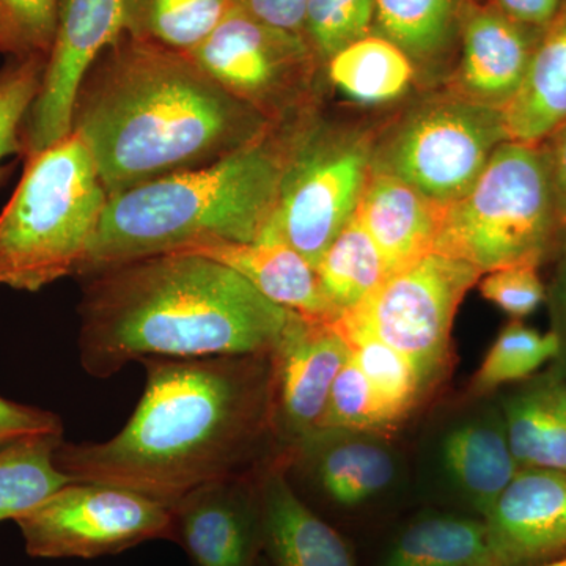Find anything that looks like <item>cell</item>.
Instances as JSON below:
<instances>
[{
  "label": "cell",
  "mask_w": 566,
  "mask_h": 566,
  "mask_svg": "<svg viewBox=\"0 0 566 566\" xmlns=\"http://www.w3.org/2000/svg\"><path fill=\"white\" fill-rule=\"evenodd\" d=\"M140 363L147 385L120 433L63 441L55 452V465L74 482L126 488L170 506L279 455L271 353Z\"/></svg>",
  "instance_id": "6da1fadb"
},
{
  "label": "cell",
  "mask_w": 566,
  "mask_h": 566,
  "mask_svg": "<svg viewBox=\"0 0 566 566\" xmlns=\"http://www.w3.org/2000/svg\"><path fill=\"white\" fill-rule=\"evenodd\" d=\"M271 126L191 55L125 33L85 74L71 117L109 196L218 161Z\"/></svg>",
  "instance_id": "7a4b0ae2"
},
{
  "label": "cell",
  "mask_w": 566,
  "mask_h": 566,
  "mask_svg": "<svg viewBox=\"0 0 566 566\" xmlns=\"http://www.w3.org/2000/svg\"><path fill=\"white\" fill-rule=\"evenodd\" d=\"M84 282L81 364L99 379L150 357L271 353L294 314L229 266L192 253L147 256Z\"/></svg>",
  "instance_id": "3957f363"
},
{
  "label": "cell",
  "mask_w": 566,
  "mask_h": 566,
  "mask_svg": "<svg viewBox=\"0 0 566 566\" xmlns=\"http://www.w3.org/2000/svg\"><path fill=\"white\" fill-rule=\"evenodd\" d=\"M307 115V114H305ZM273 125L218 161L109 196L77 277L208 240L252 243L273 219L297 126Z\"/></svg>",
  "instance_id": "277c9868"
},
{
  "label": "cell",
  "mask_w": 566,
  "mask_h": 566,
  "mask_svg": "<svg viewBox=\"0 0 566 566\" xmlns=\"http://www.w3.org/2000/svg\"><path fill=\"white\" fill-rule=\"evenodd\" d=\"M107 200L80 134L28 155L21 181L0 211V285L35 293L76 274Z\"/></svg>",
  "instance_id": "5b68a950"
},
{
  "label": "cell",
  "mask_w": 566,
  "mask_h": 566,
  "mask_svg": "<svg viewBox=\"0 0 566 566\" xmlns=\"http://www.w3.org/2000/svg\"><path fill=\"white\" fill-rule=\"evenodd\" d=\"M566 243L545 142L506 140L455 202L447 205L433 252L480 274L554 262Z\"/></svg>",
  "instance_id": "8992f818"
},
{
  "label": "cell",
  "mask_w": 566,
  "mask_h": 566,
  "mask_svg": "<svg viewBox=\"0 0 566 566\" xmlns=\"http://www.w3.org/2000/svg\"><path fill=\"white\" fill-rule=\"evenodd\" d=\"M376 137L312 111L297 126L277 207L262 238H277L318 263L352 221L374 172Z\"/></svg>",
  "instance_id": "52a82bcc"
},
{
  "label": "cell",
  "mask_w": 566,
  "mask_h": 566,
  "mask_svg": "<svg viewBox=\"0 0 566 566\" xmlns=\"http://www.w3.org/2000/svg\"><path fill=\"white\" fill-rule=\"evenodd\" d=\"M506 140L502 111L447 91L417 104L389 137L376 139L374 170L447 207L471 189Z\"/></svg>",
  "instance_id": "ba28073f"
},
{
  "label": "cell",
  "mask_w": 566,
  "mask_h": 566,
  "mask_svg": "<svg viewBox=\"0 0 566 566\" xmlns=\"http://www.w3.org/2000/svg\"><path fill=\"white\" fill-rule=\"evenodd\" d=\"M188 54L271 125L319 107L326 71L303 33L264 24L238 7Z\"/></svg>",
  "instance_id": "9c48e42d"
},
{
  "label": "cell",
  "mask_w": 566,
  "mask_h": 566,
  "mask_svg": "<svg viewBox=\"0 0 566 566\" xmlns=\"http://www.w3.org/2000/svg\"><path fill=\"white\" fill-rule=\"evenodd\" d=\"M281 455L296 494L338 531L379 521L411 485L408 460L381 431L322 428Z\"/></svg>",
  "instance_id": "30bf717a"
},
{
  "label": "cell",
  "mask_w": 566,
  "mask_h": 566,
  "mask_svg": "<svg viewBox=\"0 0 566 566\" xmlns=\"http://www.w3.org/2000/svg\"><path fill=\"white\" fill-rule=\"evenodd\" d=\"M480 277L471 264L431 252L387 277L356 311L335 323L367 331L403 354L430 395L452 370L453 322Z\"/></svg>",
  "instance_id": "8fae6325"
},
{
  "label": "cell",
  "mask_w": 566,
  "mask_h": 566,
  "mask_svg": "<svg viewBox=\"0 0 566 566\" xmlns=\"http://www.w3.org/2000/svg\"><path fill=\"white\" fill-rule=\"evenodd\" d=\"M415 488L427 506L486 520L520 471L494 394L439 409L417 447Z\"/></svg>",
  "instance_id": "7c38bea8"
},
{
  "label": "cell",
  "mask_w": 566,
  "mask_h": 566,
  "mask_svg": "<svg viewBox=\"0 0 566 566\" xmlns=\"http://www.w3.org/2000/svg\"><path fill=\"white\" fill-rule=\"evenodd\" d=\"M29 556H115L151 539H174L170 506L126 488L71 482L14 520Z\"/></svg>",
  "instance_id": "4fadbf2b"
},
{
  "label": "cell",
  "mask_w": 566,
  "mask_h": 566,
  "mask_svg": "<svg viewBox=\"0 0 566 566\" xmlns=\"http://www.w3.org/2000/svg\"><path fill=\"white\" fill-rule=\"evenodd\" d=\"M125 10L126 0H59L57 31L43 84L22 134L25 156L69 136L81 82L123 35Z\"/></svg>",
  "instance_id": "5bb4252c"
},
{
  "label": "cell",
  "mask_w": 566,
  "mask_h": 566,
  "mask_svg": "<svg viewBox=\"0 0 566 566\" xmlns=\"http://www.w3.org/2000/svg\"><path fill=\"white\" fill-rule=\"evenodd\" d=\"M348 357L349 345L337 324L293 314L271 352L279 453L322 428L335 378Z\"/></svg>",
  "instance_id": "9a60e30c"
},
{
  "label": "cell",
  "mask_w": 566,
  "mask_h": 566,
  "mask_svg": "<svg viewBox=\"0 0 566 566\" xmlns=\"http://www.w3.org/2000/svg\"><path fill=\"white\" fill-rule=\"evenodd\" d=\"M262 469L207 483L170 505L172 542L185 549L192 566L259 565L263 557Z\"/></svg>",
  "instance_id": "2e32d148"
},
{
  "label": "cell",
  "mask_w": 566,
  "mask_h": 566,
  "mask_svg": "<svg viewBox=\"0 0 566 566\" xmlns=\"http://www.w3.org/2000/svg\"><path fill=\"white\" fill-rule=\"evenodd\" d=\"M542 33L513 21L488 0H465L460 57L447 91L504 111L526 81Z\"/></svg>",
  "instance_id": "e0dca14e"
},
{
  "label": "cell",
  "mask_w": 566,
  "mask_h": 566,
  "mask_svg": "<svg viewBox=\"0 0 566 566\" xmlns=\"http://www.w3.org/2000/svg\"><path fill=\"white\" fill-rule=\"evenodd\" d=\"M485 524L494 566H536L565 558V472L520 469Z\"/></svg>",
  "instance_id": "ac0fdd59"
},
{
  "label": "cell",
  "mask_w": 566,
  "mask_h": 566,
  "mask_svg": "<svg viewBox=\"0 0 566 566\" xmlns=\"http://www.w3.org/2000/svg\"><path fill=\"white\" fill-rule=\"evenodd\" d=\"M260 497L263 554L270 566H359L344 532L293 490L282 455L260 472Z\"/></svg>",
  "instance_id": "d6986e66"
},
{
  "label": "cell",
  "mask_w": 566,
  "mask_h": 566,
  "mask_svg": "<svg viewBox=\"0 0 566 566\" xmlns=\"http://www.w3.org/2000/svg\"><path fill=\"white\" fill-rule=\"evenodd\" d=\"M172 253H192L214 260L243 275L264 297L286 311L335 323L333 311L319 290L314 264L277 238H260L252 243L208 240Z\"/></svg>",
  "instance_id": "ffe728a7"
},
{
  "label": "cell",
  "mask_w": 566,
  "mask_h": 566,
  "mask_svg": "<svg viewBox=\"0 0 566 566\" xmlns=\"http://www.w3.org/2000/svg\"><path fill=\"white\" fill-rule=\"evenodd\" d=\"M444 208L400 178L374 170L354 216L374 240L390 277L433 252Z\"/></svg>",
  "instance_id": "44dd1931"
},
{
  "label": "cell",
  "mask_w": 566,
  "mask_h": 566,
  "mask_svg": "<svg viewBox=\"0 0 566 566\" xmlns=\"http://www.w3.org/2000/svg\"><path fill=\"white\" fill-rule=\"evenodd\" d=\"M510 450L520 469L566 474V378L551 365L499 397Z\"/></svg>",
  "instance_id": "7402d4cb"
},
{
  "label": "cell",
  "mask_w": 566,
  "mask_h": 566,
  "mask_svg": "<svg viewBox=\"0 0 566 566\" xmlns=\"http://www.w3.org/2000/svg\"><path fill=\"white\" fill-rule=\"evenodd\" d=\"M371 566H494L485 521L424 506L397 524Z\"/></svg>",
  "instance_id": "603a6c76"
},
{
  "label": "cell",
  "mask_w": 566,
  "mask_h": 566,
  "mask_svg": "<svg viewBox=\"0 0 566 566\" xmlns=\"http://www.w3.org/2000/svg\"><path fill=\"white\" fill-rule=\"evenodd\" d=\"M509 140L538 144L566 122V0L542 33L515 99L502 111Z\"/></svg>",
  "instance_id": "cb8c5ba5"
},
{
  "label": "cell",
  "mask_w": 566,
  "mask_h": 566,
  "mask_svg": "<svg viewBox=\"0 0 566 566\" xmlns=\"http://www.w3.org/2000/svg\"><path fill=\"white\" fill-rule=\"evenodd\" d=\"M464 2L375 0L374 32L397 44L417 71H434L458 50Z\"/></svg>",
  "instance_id": "d4e9b609"
},
{
  "label": "cell",
  "mask_w": 566,
  "mask_h": 566,
  "mask_svg": "<svg viewBox=\"0 0 566 566\" xmlns=\"http://www.w3.org/2000/svg\"><path fill=\"white\" fill-rule=\"evenodd\" d=\"M326 77L353 102L390 103L416 81L411 59L397 44L371 32L335 52L324 65Z\"/></svg>",
  "instance_id": "484cf974"
},
{
  "label": "cell",
  "mask_w": 566,
  "mask_h": 566,
  "mask_svg": "<svg viewBox=\"0 0 566 566\" xmlns=\"http://www.w3.org/2000/svg\"><path fill=\"white\" fill-rule=\"evenodd\" d=\"M315 271L335 322L356 311L389 277L381 253L356 216L324 251Z\"/></svg>",
  "instance_id": "4316f807"
},
{
  "label": "cell",
  "mask_w": 566,
  "mask_h": 566,
  "mask_svg": "<svg viewBox=\"0 0 566 566\" xmlns=\"http://www.w3.org/2000/svg\"><path fill=\"white\" fill-rule=\"evenodd\" d=\"M237 7V0H126L123 33L188 54Z\"/></svg>",
  "instance_id": "83f0119b"
},
{
  "label": "cell",
  "mask_w": 566,
  "mask_h": 566,
  "mask_svg": "<svg viewBox=\"0 0 566 566\" xmlns=\"http://www.w3.org/2000/svg\"><path fill=\"white\" fill-rule=\"evenodd\" d=\"M63 436H36L0 449V521L17 520L74 482L55 465Z\"/></svg>",
  "instance_id": "f1b7e54d"
},
{
  "label": "cell",
  "mask_w": 566,
  "mask_h": 566,
  "mask_svg": "<svg viewBox=\"0 0 566 566\" xmlns=\"http://www.w3.org/2000/svg\"><path fill=\"white\" fill-rule=\"evenodd\" d=\"M557 353L558 342L551 331L542 334L521 319H512L491 345L465 395L485 397L502 386L524 381L538 374L543 365L553 363Z\"/></svg>",
  "instance_id": "f546056e"
},
{
  "label": "cell",
  "mask_w": 566,
  "mask_h": 566,
  "mask_svg": "<svg viewBox=\"0 0 566 566\" xmlns=\"http://www.w3.org/2000/svg\"><path fill=\"white\" fill-rule=\"evenodd\" d=\"M337 324L349 345L352 359L400 422L428 397L415 365L385 342L357 327Z\"/></svg>",
  "instance_id": "4dcf8cb0"
},
{
  "label": "cell",
  "mask_w": 566,
  "mask_h": 566,
  "mask_svg": "<svg viewBox=\"0 0 566 566\" xmlns=\"http://www.w3.org/2000/svg\"><path fill=\"white\" fill-rule=\"evenodd\" d=\"M48 57L28 55L11 59L0 70V180L7 172L3 163L24 153V125L43 84Z\"/></svg>",
  "instance_id": "1f68e13d"
},
{
  "label": "cell",
  "mask_w": 566,
  "mask_h": 566,
  "mask_svg": "<svg viewBox=\"0 0 566 566\" xmlns=\"http://www.w3.org/2000/svg\"><path fill=\"white\" fill-rule=\"evenodd\" d=\"M400 423L349 353L348 360L335 378L322 428L392 433Z\"/></svg>",
  "instance_id": "d6a6232c"
},
{
  "label": "cell",
  "mask_w": 566,
  "mask_h": 566,
  "mask_svg": "<svg viewBox=\"0 0 566 566\" xmlns=\"http://www.w3.org/2000/svg\"><path fill=\"white\" fill-rule=\"evenodd\" d=\"M375 0H307L304 36L326 62L353 41L374 32Z\"/></svg>",
  "instance_id": "836d02e7"
},
{
  "label": "cell",
  "mask_w": 566,
  "mask_h": 566,
  "mask_svg": "<svg viewBox=\"0 0 566 566\" xmlns=\"http://www.w3.org/2000/svg\"><path fill=\"white\" fill-rule=\"evenodd\" d=\"M59 0H0V52L48 57L57 31Z\"/></svg>",
  "instance_id": "e575fe53"
},
{
  "label": "cell",
  "mask_w": 566,
  "mask_h": 566,
  "mask_svg": "<svg viewBox=\"0 0 566 566\" xmlns=\"http://www.w3.org/2000/svg\"><path fill=\"white\" fill-rule=\"evenodd\" d=\"M480 293L512 319L534 314L546 301L539 268L532 264L501 268L480 277Z\"/></svg>",
  "instance_id": "d590c367"
},
{
  "label": "cell",
  "mask_w": 566,
  "mask_h": 566,
  "mask_svg": "<svg viewBox=\"0 0 566 566\" xmlns=\"http://www.w3.org/2000/svg\"><path fill=\"white\" fill-rule=\"evenodd\" d=\"M63 436L61 417L0 397V449L36 436Z\"/></svg>",
  "instance_id": "8d00e7d4"
},
{
  "label": "cell",
  "mask_w": 566,
  "mask_h": 566,
  "mask_svg": "<svg viewBox=\"0 0 566 566\" xmlns=\"http://www.w3.org/2000/svg\"><path fill=\"white\" fill-rule=\"evenodd\" d=\"M553 277L546 285L547 308H549L551 333L556 335L558 353L551 363L566 378V243L554 260Z\"/></svg>",
  "instance_id": "74e56055"
},
{
  "label": "cell",
  "mask_w": 566,
  "mask_h": 566,
  "mask_svg": "<svg viewBox=\"0 0 566 566\" xmlns=\"http://www.w3.org/2000/svg\"><path fill=\"white\" fill-rule=\"evenodd\" d=\"M237 6L264 24L304 35L307 0H237Z\"/></svg>",
  "instance_id": "f35d334b"
},
{
  "label": "cell",
  "mask_w": 566,
  "mask_h": 566,
  "mask_svg": "<svg viewBox=\"0 0 566 566\" xmlns=\"http://www.w3.org/2000/svg\"><path fill=\"white\" fill-rule=\"evenodd\" d=\"M506 17L536 31H545L564 0H488Z\"/></svg>",
  "instance_id": "ab89813d"
},
{
  "label": "cell",
  "mask_w": 566,
  "mask_h": 566,
  "mask_svg": "<svg viewBox=\"0 0 566 566\" xmlns=\"http://www.w3.org/2000/svg\"><path fill=\"white\" fill-rule=\"evenodd\" d=\"M553 170L554 191H556L558 218L566 238V122L558 126L546 140Z\"/></svg>",
  "instance_id": "60d3db41"
},
{
  "label": "cell",
  "mask_w": 566,
  "mask_h": 566,
  "mask_svg": "<svg viewBox=\"0 0 566 566\" xmlns=\"http://www.w3.org/2000/svg\"><path fill=\"white\" fill-rule=\"evenodd\" d=\"M536 566H566V557L560 558V560L549 562V564L536 565Z\"/></svg>",
  "instance_id": "b9f144b4"
},
{
  "label": "cell",
  "mask_w": 566,
  "mask_h": 566,
  "mask_svg": "<svg viewBox=\"0 0 566 566\" xmlns=\"http://www.w3.org/2000/svg\"><path fill=\"white\" fill-rule=\"evenodd\" d=\"M256 566H270V564H268L266 557H264V554L263 557L260 558L259 565Z\"/></svg>",
  "instance_id": "7bdbcfd3"
}]
</instances>
